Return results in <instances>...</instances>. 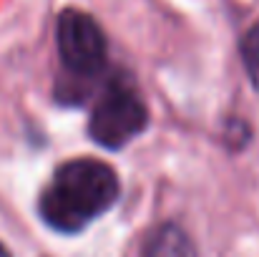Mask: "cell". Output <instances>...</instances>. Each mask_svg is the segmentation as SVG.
I'll use <instances>...</instances> for the list:
<instances>
[{"label":"cell","mask_w":259,"mask_h":257,"mask_svg":"<svg viewBox=\"0 0 259 257\" xmlns=\"http://www.w3.org/2000/svg\"><path fill=\"white\" fill-rule=\"evenodd\" d=\"M61 63L73 79H93L106 66V35L81 10H63L56 28Z\"/></svg>","instance_id":"3"},{"label":"cell","mask_w":259,"mask_h":257,"mask_svg":"<svg viewBox=\"0 0 259 257\" xmlns=\"http://www.w3.org/2000/svg\"><path fill=\"white\" fill-rule=\"evenodd\" d=\"M118 197V176L98 159L66 162L40 197L43 219L66 235L81 232Z\"/></svg>","instance_id":"1"},{"label":"cell","mask_w":259,"mask_h":257,"mask_svg":"<svg viewBox=\"0 0 259 257\" xmlns=\"http://www.w3.org/2000/svg\"><path fill=\"white\" fill-rule=\"evenodd\" d=\"M242 58H244V66H247L252 84L259 88V23L242 41Z\"/></svg>","instance_id":"5"},{"label":"cell","mask_w":259,"mask_h":257,"mask_svg":"<svg viewBox=\"0 0 259 257\" xmlns=\"http://www.w3.org/2000/svg\"><path fill=\"white\" fill-rule=\"evenodd\" d=\"M141 257H196V250L181 227L161 225L146 240Z\"/></svg>","instance_id":"4"},{"label":"cell","mask_w":259,"mask_h":257,"mask_svg":"<svg viewBox=\"0 0 259 257\" xmlns=\"http://www.w3.org/2000/svg\"><path fill=\"white\" fill-rule=\"evenodd\" d=\"M0 257H10V252H8V250H5L3 245H0Z\"/></svg>","instance_id":"6"},{"label":"cell","mask_w":259,"mask_h":257,"mask_svg":"<svg viewBox=\"0 0 259 257\" xmlns=\"http://www.w3.org/2000/svg\"><path fill=\"white\" fill-rule=\"evenodd\" d=\"M146 121L149 116L141 98L128 86L116 81L98 98L88 121V131L96 144L106 149H121L146 129Z\"/></svg>","instance_id":"2"}]
</instances>
